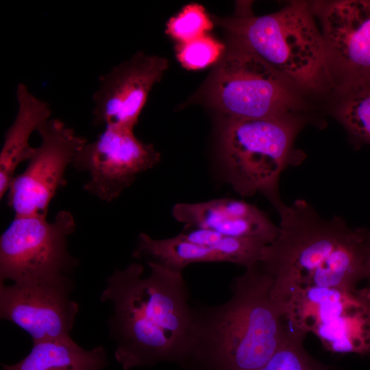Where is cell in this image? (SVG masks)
Segmentation results:
<instances>
[{
    "instance_id": "6da1fadb",
    "label": "cell",
    "mask_w": 370,
    "mask_h": 370,
    "mask_svg": "<svg viewBox=\"0 0 370 370\" xmlns=\"http://www.w3.org/2000/svg\"><path fill=\"white\" fill-rule=\"evenodd\" d=\"M147 264L146 278L140 263L116 270L101 295L112 304L108 325L123 370L165 361L182 365L187 353L193 308L182 273Z\"/></svg>"
},
{
    "instance_id": "7a4b0ae2",
    "label": "cell",
    "mask_w": 370,
    "mask_h": 370,
    "mask_svg": "<svg viewBox=\"0 0 370 370\" xmlns=\"http://www.w3.org/2000/svg\"><path fill=\"white\" fill-rule=\"evenodd\" d=\"M273 280L260 262L230 285L217 306L193 308L186 358L188 370H258L285 341L291 327Z\"/></svg>"
},
{
    "instance_id": "3957f363",
    "label": "cell",
    "mask_w": 370,
    "mask_h": 370,
    "mask_svg": "<svg viewBox=\"0 0 370 370\" xmlns=\"http://www.w3.org/2000/svg\"><path fill=\"white\" fill-rule=\"evenodd\" d=\"M276 210L278 233L260 263L278 301L296 288H355L366 278L365 231L350 228L340 216L323 217L302 199Z\"/></svg>"
},
{
    "instance_id": "277c9868",
    "label": "cell",
    "mask_w": 370,
    "mask_h": 370,
    "mask_svg": "<svg viewBox=\"0 0 370 370\" xmlns=\"http://www.w3.org/2000/svg\"><path fill=\"white\" fill-rule=\"evenodd\" d=\"M212 21L296 86L319 90L328 78L323 36L306 3L291 2L262 16L238 10L233 16L214 17Z\"/></svg>"
},
{
    "instance_id": "5b68a950",
    "label": "cell",
    "mask_w": 370,
    "mask_h": 370,
    "mask_svg": "<svg viewBox=\"0 0 370 370\" xmlns=\"http://www.w3.org/2000/svg\"><path fill=\"white\" fill-rule=\"evenodd\" d=\"M302 122L293 115L225 119L220 129L219 159L225 179L242 196L260 193L278 209L282 173L301 162L293 143Z\"/></svg>"
},
{
    "instance_id": "8992f818",
    "label": "cell",
    "mask_w": 370,
    "mask_h": 370,
    "mask_svg": "<svg viewBox=\"0 0 370 370\" xmlns=\"http://www.w3.org/2000/svg\"><path fill=\"white\" fill-rule=\"evenodd\" d=\"M295 86L231 36L202 94L206 103L225 119H265L293 115L299 103Z\"/></svg>"
},
{
    "instance_id": "52a82bcc",
    "label": "cell",
    "mask_w": 370,
    "mask_h": 370,
    "mask_svg": "<svg viewBox=\"0 0 370 370\" xmlns=\"http://www.w3.org/2000/svg\"><path fill=\"white\" fill-rule=\"evenodd\" d=\"M282 303L290 327L312 333L327 351L370 354V287L299 288Z\"/></svg>"
},
{
    "instance_id": "ba28073f",
    "label": "cell",
    "mask_w": 370,
    "mask_h": 370,
    "mask_svg": "<svg viewBox=\"0 0 370 370\" xmlns=\"http://www.w3.org/2000/svg\"><path fill=\"white\" fill-rule=\"evenodd\" d=\"M75 230L74 218L65 210L53 222L41 216H14L0 238V283L68 275L76 262L68 252L66 238Z\"/></svg>"
},
{
    "instance_id": "9c48e42d",
    "label": "cell",
    "mask_w": 370,
    "mask_h": 370,
    "mask_svg": "<svg viewBox=\"0 0 370 370\" xmlns=\"http://www.w3.org/2000/svg\"><path fill=\"white\" fill-rule=\"evenodd\" d=\"M37 132L40 145L34 147L26 169L14 177L7 192L15 216L47 217L51 199L66 184V167L87 142L57 119H50Z\"/></svg>"
},
{
    "instance_id": "30bf717a",
    "label": "cell",
    "mask_w": 370,
    "mask_h": 370,
    "mask_svg": "<svg viewBox=\"0 0 370 370\" xmlns=\"http://www.w3.org/2000/svg\"><path fill=\"white\" fill-rule=\"evenodd\" d=\"M160 159L153 145L140 141L133 130L108 124L95 140L79 149L72 165L89 173L86 191L111 201Z\"/></svg>"
},
{
    "instance_id": "8fae6325",
    "label": "cell",
    "mask_w": 370,
    "mask_h": 370,
    "mask_svg": "<svg viewBox=\"0 0 370 370\" xmlns=\"http://www.w3.org/2000/svg\"><path fill=\"white\" fill-rule=\"evenodd\" d=\"M73 283L63 275L36 281L0 283V317L27 332L32 341L71 338L79 305Z\"/></svg>"
},
{
    "instance_id": "7c38bea8",
    "label": "cell",
    "mask_w": 370,
    "mask_h": 370,
    "mask_svg": "<svg viewBox=\"0 0 370 370\" xmlns=\"http://www.w3.org/2000/svg\"><path fill=\"white\" fill-rule=\"evenodd\" d=\"M167 66L164 58L138 52L101 75L92 97L94 123L134 130L150 91Z\"/></svg>"
},
{
    "instance_id": "4fadbf2b",
    "label": "cell",
    "mask_w": 370,
    "mask_h": 370,
    "mask_svg": "<svg viewBox=\"0 0 370 370\" xmlns=\"http://www.w3.org/2000/svg\"><path fill=\"white\" fill-rule=\"evenodd\" d=\"M328 68L343 86L370 80V1L340 0L320 12Z\"/></svg>"
},
{
    "instance_id": "5bb4252c",
    "label": "cell",
    "mask_w": 370,
    "mask_h": 370,
    "mask_svg": "<svg viewBox=\"0 0 370 370\" xmlns=\"http://www.w3.org/2000/svg\"><path fill=\"white\" fill-rule=\"evenodd\" d=\"M173 217L185 225L203 227L225 236L261 241L276 238L279 227L264 211L243 200L222 198L197 203H180Z\"/></svg>"
},
{
    "instance_id": "9a60e30c",
    "label": "cell",
    "mask_w": 370,
    "mask_h": 370,
    "mask_svg": "<svg viewBox=\"0 0 370 370\" xmlns=\"http://www.w3.org/2000/svg\"><path fill=\"white\" fill-rule=\"evenodd\" d=\"M18 110L8 129L0 153V197L8 192L18 166L30 158L34 147L29 140L32 134L49 121L51 110L47 102L31 93L26 85L16 88Z\"/></svg>"
},
{
    "instance_id": "2e32d148",
    "label": "cell",
    "mask_w": 370,
    "mask_h": 370,
    "mask_svg": "<svg viewBox=\"0 0 370 370\" xmlns=\"http://www.w3.org/2000/svg\"><path fill=\"white\" fill-rule=\"evenodd\" d=\"M108 365L103 347L86 350L71 337L33 342L23 359L14 365L1 364L2 370H102Z\"/></svg>"
},
{
    "instance_id": "e0dca14e",
    "label": "cell",
    "mask_w": 370,
    "mask_h": 370,
    "mask_svg": "<svg viewBox=\"0 0 370 370\" xmlns=\"http://www.w3.org/2000/svg\"><path fill=\"white\" fill-rule=\"evenodd\" d=\"M133 256L145 258L147 262H153L178 273H182L193 263L226 262L224 255L218 249L191 243L178 235L169 238L154 239L141 233Z\"/></svg>"
},
{
    "instance_id": "ac0fdd59",
    "label": "cell",
    "mask_w": 370,
    "mask_h": 370,
    "mask_svg": "<svg viewBox=\"0 0 370 370\" xmlns=\"http://www.w3.org/2000/svg\"><path fill=\"white\" fill-rule=\"evenodd\" d=\"M193 243L212 247L220 251L227 262L244 267L245 269L261 262L264 249L269 244L261 241L225 236L217 232L186 225L178 234Z\"/></svg>"
},
{
    "instance_id": "d6986e66",
    "label": "cell",
    "mask_w": 370,
    "mask_h": 370,
    "mask_svg": "<svg viewBox=\"0 0 370 370\" xmlns=\"http://www.w3.org/2000/svg\"><path fill=\"white\" fill-rule=\"evenodd\" d=\"M336 116L354 137L370 143V80L343 86Z\"/></svg>"
},
{
    "instance_id": "ffe728a7",
    "label": "cell",
    "mask_w": 370,
    "mask_h": 370,
    "mask_svg": "<svg viewBox=\"0 0 370 370\" xmlns=\"http://www.w3.org/2000/svg\"><path fill=\"white\" fill-rule=\"evenodd\" d=\"M306 336L291 328L281 347L258 370H341L311 356L304 347Z\"/></svg>"
},
{
    "instance_id": "44dd1931",
    "label": "cell",
    "mask_w": 370,
    "mask_h": 370,
    "mask_svg": "<svg viewBox=\"0 0 370 370\" xmlns=\"http://www.w3.org/2000/svg\"><path fill=\"white\" fill-rule=\"evenodd\" d=\"M213 25L205 8L199 4L191 3L169 19L166 33L178 43H183L208 34Z\"/></svg>"
},
{
    "instance_id": "7402d4cb",
    "label": "cell",
    "mask_w": 370,
    "mask_h": 370,
    "mask_svg": "<svg viewBox=\"0 0 370 370\" xmlns=\"http://www.w3.org/2000/svg\"><path fill=\"white\" fill-rule=\"evenodd\" d=\"M225 48V45L206 34L186 42L178 43L176 56L184 68L197 70L219 62Z\"/></svg>"
},
{
    "instance_id": "603a6c76",
    "label": "cell",
    "mask_w": 370,
    "mask_h": 370,
    "mask_svg": "<svg viewBox=\"0 0 370 370\" xmlns=\"http://www.w3.org/2000/svg\"><path fill=\"white\" fill-rule=\"evenodd\" d=\"M366 238V278L370 280V234L365 231Z\"/></svg>"
}]
</instances>
